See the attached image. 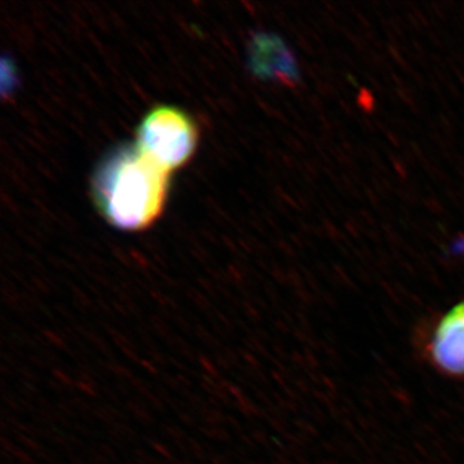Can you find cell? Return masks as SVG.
Wrapping results in <instances>:
<instances>
[{"mask_svg": "<svg viewBox=\"0 0 464 464\" xmlns=\"http://www.w3.org/2000/svg\"><path fill=\"white\" fill-rule=\"evenodd\" d=\"M168 174L139 149H121L97 170L93 194L110 224L121 230H141L163 210Z\"/></svg>", "mask_w": 464, "mask_h": 464, "instance_id": "cell-1", "label": "cell"}, {"mask_svg": "<svg viewBox=\"0 0 464 464\" xmlns=\"http://www.w3.org/2000/svg\"><path fill=\"white\" fill-rule=\"evenodd\" d=\"M197 143V128L191 119L168 106L149 112L137 130L136 148L167 173L188 163Z\"/></svg>", "mask_w": 464, "mask_h": 464, "instance_id": "cell-2", "label": "cell"}, {"mask_svg": "<svg viewBox=\"0 0 464 464\" xmlns=\"http://www.w3.org/2000/svg\"><path fill=\"white\" fill-rule=\"evenodd\" d=\"M423 353L433 371L453 380H464V301L433 323Z\"/></svg>", "mask_w": 464, "mask_h": 464, "instance_id": "cell-3", "label": "cell"}, {"mask_svg": "<svg viewBox=\"0 0 464 464\" xmlns=\"http://www.w3.org/2000/svg\"><path fill=\"white\" fill-rule=\"evenodd\" d=\"M250 67L259 78L276 79L285 84L298 82L295 58L276 36L257 34L250 45Z\"/></svg>", "mask_w": 464, "mask_h": 464, "instance_id": "cell-4", "label": "cell"}, {"mask_svg": "<svg viewBox=\"0 0 464 464\" xmlns=\"http://www.w3.org/2000/svg\"><path fill=\"white\" fill-rule=\"evenodd\" d=\"M16 72H14V63L7 58L2 61V96L5 99L11 96L12 92L17 87Z\"/></svg>", "mask_w": 464, "mask_h": 464, "instance_id": "cell-5", "label": "cell"}]
</instances>
